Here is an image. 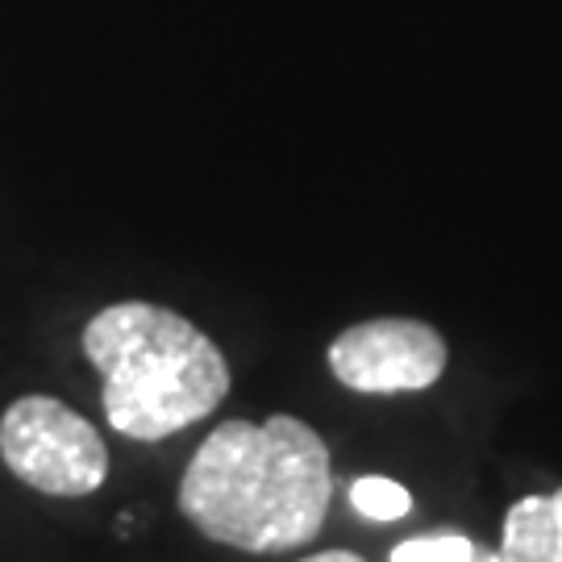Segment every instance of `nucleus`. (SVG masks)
Listing matches in <instances>:
<instances>
[{"label": "nucleus", "mask_w": 562, "mask_h": 562, "mask_svg": "<svg viewBox=\"0 0 562 562\" xmlns=\"http://www.w3.org/2000/svg\"><path fill=\"white\" fill-rule=\"evenodd\" d=\"M329 496V446L313 425L283 413L262 425H217L180 480L183 517L246 554L308 546L322 533Z\"/></svg>", "instance_id": "obj_1"}, {"label": "nucleus", "mask_w": 562, "mask_h": 562, "mask_svg": "<svg viewBox=\"0 0 562 562\" xmlns=\"http://www.w3.org/2000/svg\"><path fill=\"white\" fill-rule=\"evenodd\" d=\"M83 355L104 380L109 425L134 442H162L229 396V362L217 341L162 304L101 308L83 325Z\"/></svg>", "instance_id": "obj_2"}, {"label": "nucleus", "mask_w": 562, "mask_h": 562, "mask_svg": "<svg viewBox=\"0 0 562 562\" xmlns=\"http://www.w3.org/2000/svg\"><path fill=\"white\" fill-rule=\"evenodd\" d=\"M0 459L42 496H92L109 475L104 438L55 396H21L0 417Z\"/></svg>", "instance_id": "obj_3"}, {"label": "nucleus", "mask_w": 562, "mask_h": 562, "mask_svg": "<svg viewBox=\"0 0 562 562\" xmlns=\"http://www.w3.org/2000/svg\"><path fill=\"white\" fill-rule=\"evenodd\" d=\"M329 371L362 396L425 392L442 380L446 341L434 325L413 317L359 322L329 341Z\"/></svg>", "instance_id": "obj_4"}, {"label": "nucleus", "mask_w": 562, "mask_h": 562, "mask_svg": "<svg viewBox=\"0 0 562 562\" xmlns=\"http://www.w3.org/2000/svg\"><path fill=\"white\" fill-rule=\"evenodd\" d=\"M501 562H562V517L550 496H525L508 508Z\"/></svg>", "instance_id": "obj_5"}, {"label": "nucleus", "mask_w": 562, "mask_h": 562, "mask_svg": "<svg viewBox=\"0 0 562 562\" xmlns=\"http://www.w3.org/2000/svg\"><path fill=\"white\" fill-rule=\"evenodd\" d=\"M392 562H501V550H487V546L446 529V533L401 542L392 550Z\"/></svg>", "instance_id": "obj_6"}, {"label": "nucleus", "mask_w": 562, "mask_h": 562, "mask_svg": "<svg viewBox=\"0 0 562 562\" xmlns=\"http://www.w3.org/2000/svg\"><path fill=\"white\" fill-rule=\"evenodd\" d=\"M350 504H355V513L367 517V521H401V517H408V508H413V496L396 480L362 475V480L350 483Z\"/></svg>", "instance_id": "obj_7"}, {"label": "nucleus", "mask_w": 562, "mask_h": 562, "mask_svg": "<svg viewBox=\"0 0 562 562\" xmlns=\"http://www.w3.org/2000/svg\"><path fill=\"white\" fill-rule=\"evenodd\" d=\"M301 562H362V559L350 554V550H325V554H313V559H301Z\"/></svg>", "instance_id": "obj_8"}, {"label": "nucleus", "mask_w": 562, "mask_h": 562, "mask_svg": "<svg viewBox=\"0 0 562 562\" xmlns=\"http://www.w3.org/2000/svg\"><path fill=\"white\" fill-rule=\"evenodd\" d=\"M550 501H554V508H559V517H562V487L554 492V496H550Z\"/></svg>", "instance_id": "obj_9"}]
</instances>
